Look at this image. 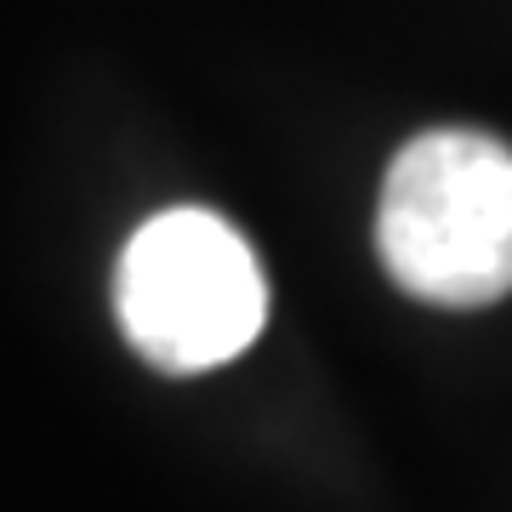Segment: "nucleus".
Segmentation results:
<instances>
[{
	"instance_id": "1",
	"label": "nucleus",
	"mask_w": 512,
	"mask_h": 512,
	"mask_svg": "<svg viewBox=\"0 0 512 512\" xmlns=\"http://www.w3.org/2000/svg\"><path fill=\"white\" fill-rule=\"evenodd\" d=\"M387 279L433 308L512 296V148L490 131H421L393 154L376 200Z\"/></svg>"
},
{
	"instance_id": "2",
	"label": "nucleus",
	"mask_w": 512,
	"mask_h": 512,
	"mask_svg": "<svg viewBox=\"0 0 512 512\" xmlns=\"http://www.w3.org/2000/svg\"><path fill=\"white\" fill-rule=\"evenodd\" d=\"M114 313L137 359L165 376H205L262 336L268 279L234 222L200 205H171L126 239Z\"/></svg>"
}]
</instances>
